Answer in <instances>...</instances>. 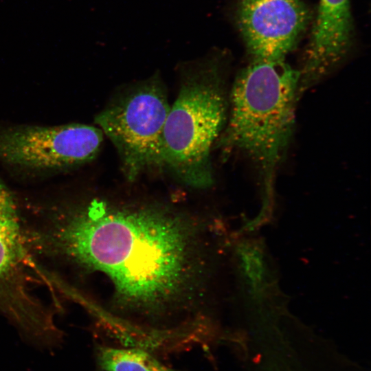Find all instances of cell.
I'll return each instance as SVG.
<instances>
[{"mask_svg": "<svg viewBox=\"0 0 371 371\" xmlns=\"http://www.w3.org/2000/svg\"><path fill=\"white\" fill-rule=\"evenodd\" d=\"M227 60L212 49L177 65L179 91L163 129L158 168L196 189L214 183L211 149L228 116Z\"/></svg>", "mask_w": 371, "mask_h": 371, "instance_id": "3957f363", "label": "cell"}, {"mask_svg": "<svg viewBox=\"0 0 371 371\" xmlns=\"http://www.w3.org/2000/svg\"><path fill=\"white\" fill-rule=\"evenodd\" d=\"M299 82V70L284 60H253L229 93L219 146L223 154L238 151L255 164L267 196L293 135Z\"/></svg>", "mask_w": 371, "mask_h": 371, "instance_id": "7a4b0ae2", "label": "cell"}, {"mask_svg": "<svg viewBox=\"0 0 371 371\" xmlns=\"http://www.w3.org/2000/svg\"><path fill=\"white\" fill-rule=\"evenodd\" d=\"M352 21L349 0H319L318 11L304 65L299 92L325 77L345 57L350 46Z\"/></svg>", "mask_w": 371, "mask_h": 371, "instance_id": "ba28073f", "label": "cell"}, {"mask_svg": "<svg viewBox=\"0 0 371 371\" xmlns=\"http://www.w3.org/2000/svg\"><path fill=\"white\" fill-rule=\"evenodd\" d=\"M93 354L95 371H177L142 348L96 344Z\"/></svg>", "mask_w": 371, "mask_h": 371, "instance_id": "9c48e42d", "label": "cell"}, {"mask_svg": "<svg viewBox=\"0 0 371 371\" xmlns=\"http://www.w3.org/2000/svg\"><path fill=\"white\" fill-rule=\"evenodd\" d=\"M98 127L71 123L0 129V162L36 172L67 170L91 161L103 142Z\"/></svg>", "mask_w": 371, "mask_h": 371, "instance_id": "8992f818", "label": "cell"}, {"mask_svg": "<svg viewBox=\"0 0 371 371\" xmlns=\"http://www.w3.org/2000/svg\"><path fill=\"white\" fill-rule=\"evenodd\" d=\"M56 220L50 238L58 252L111 286V324L148 340L204 324L209 265L201 220L161 203L99 198Z\"/></svg>", "mask_w": 371, "mask_h": 371, "instance_id": "6da1fadb", "label": "cell"}, {"mask_svg": "<svg viewBox=\"0 0 371 371\" xmlns=\"http://www.w3.org/2000/svg\"><path fill=\"white\" fill-rule=\"evenodd\" d=\"M14 200L0 182V304L31 344L47 339L56 326L50 313L31 293L41 275L27 251ZM41 283V282H40Z\"/></svg>", "mask_w": 371, "mask_h": 371, "instance_id": "5b68a950", "label": "cell"}, {"mask_svg": "<svg viewBox=\"0 0 371 371\" xmlns=\"http://www.w3.org/2000/svg\"><path fill=\"white\" fill-rule=\"evenodd\" d=\"M309 16L302 0H239L235 12L236 25L253 60H284Z\"/></svg>", "mask_w": 371, "mask_h": 371, "instance_id": "52a82bcc", "label": "cell"}, {"mask_svg": "<svg viewBox=\"0 0 371 371\" xmlns=\"http://www.w3.org/2000/svg\"><path fill=\"white\" fill-rule=\"evenodd\" d=\"M170 109L166 87L157 71L125 87L95 116V124L116 148L128 181L150 168H158Z\"/></svg>", "mask_w": 371, "mask_h": 371, "instance_id": "277c9868", "label": "cell"}, {"mask_svg": "<svg viewBox=\"0 0 371 371\" xmlns=\"http://www.w3.org/2000/svg\"><path fill=\"white\" fill-rule=\"evenodd\" d=\"M237 254L243 274L256 290L260 289L265 276L261 248L253 242H245L238 247Z\"/></svg>", "mask_w": 371, "mask_h": 371, "instance_id": "30bf717a", "label": "cell"}]
</instances>
